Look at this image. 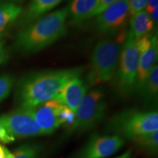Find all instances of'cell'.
<instances>
[{
	"label": "cell",
	"instance_id": "15",
	"mask_svg": "<svg viewBox=\"0 0 158 158\" xmlns=\"http://www.w3.org/2000/svg\"><path fill=\"white\" fill-rule=\"evenodd\" d=\"M137 94H139L147 103H155L157 102L158 94V68L157 64L149 73Z\"/></svg>",
	"mask_w": 158,
	"mask_h": 158
},
{
	"label": "cell",
	"instance_id": "20",
	"mask_svg": "<svg viewBox=\"0 0 158 158\" xmlns=\"http://www.w3.org/2000/svg\"><path fill=\"white\" fill-rule=\"evenodd\" d=\"M15 78L12 75H0V102L9 96Z\"/></svg>",
	"mask_w": 158,
	"mask_h": 158
},
{
	"label": "cell",
	"instance_id": "17",
	"mask_svg": "<svg viewBox=\"0 0 158 158\" xmlns=\"http://www.w3.org/2000/svg\"><path fill=\"white\" fill-rule=\"evenodd\" d=\"M21 6L13 3H0V36L10 24L16 20L22 13Z\"/></svg>",
	"mask_w": 158,
	"mask_h": 158
},
{
	"label": "cell",
	"instance_id": "8",
	"mask_svg": "<svg viewBox=\"0 0 158 158\" xmlns=\"http://www.w3.org/2000/svg\"><path fill=\"white\" fill-rule=\"evenodd\" d=\"M129 0H118L98 15L96 28L106 36H116L123 31L129 16Z\"/></svg>",
	"mask_w": 158,
	"mask_h": 158
},
{
	"label": "cell",
	"instance_id": "14",
	"mask_svg": "<svg viewBox=\"0 0 158 158\" xmlns=\"http://www.w3.org/2000/svg\"><path fill=\"white\" fill-rule=\"evenodd\" d=\"M63 0H31L19 21V25L24 27L39 18L43 16Z\"/></svg>",
	"mask_w": 158,
	"mask_h": 158
},
{
	"label": "cell",
	"instance_id": "10",
	"mask_svg": "<svg viewBox=\"0 0 158 158\" xmlns=\"http://www.w3.org/2000/svg\"><path fill=\"white\" fill-rule=\"evenodd\" d=\"M62 105L59 100L53 99L31 109L43 135L52 134L60 126L58 114Z\"/></svg>",
	"mask_w": 158,
	"mask_h": 158
},
{
	"label": "cell",
	"instance_id": "24",
	"mask_svg": "<svg viewBox=\"0 0 158 158\" xmlns=\"http://www.w3.org/2000/svg\"><path fill=\"white\" fill-rule=\"evenodd\" d=\"M118 0H99L98 7L94 12V16L101 13L102 11L108 8L109 6L113 5Z\"/></svg>",
	"mask_w": 158,
	"mask_h": 158
},
{
	"label": "cell",
	"instance_id": "25",
	"mask_svg": "<svg viewBox=\"0 0 158 158\" xmlns=\"http://www.w3.org/2000/svg\"><path fill=\"white\" fill-rule=\"evenodd\" d=\"M15 141V138L10 135L4 127L0 124V143H9Z\"/></svg>",
	"mask_w": 158,
	"mask_h": 158
},
{
	"label": "cell",
	"instance_id": "18",
	"mask_svg": "<svg viewBox=\"0 0 158 158\" xmlns=\"http://www.w3.org/2000/svg\"><path fill=\"white\" fill-rule=\"evenodd\" d=\"M132 140L137 147H139L149 152L155 153L157 152L158 130L137 136Z\"/></svg>",
	"mask_w": 158,
	"mask_h": 158
},
{
	"label": "cell",
	"instance_id": "28",
	"mask_svg": "<svg viewBox=\"0 0 158 158\" xmlns=\"http://www.w3.org/2000/svg\"><path fill=\"white\" fill-rule=\"evenodd\" d=\"M116 158H132V152L131 151H127L125 153L122 154V155L118 156Z\"/></svg>",
	"mask_w": 158,
	"mask_h": 158
},
{
	"label": "cell",
	"instance_id": "9",
	"mask_svg": "<svg viewBox=\"0 0 158 158\" xmlns=\"http://www.w3.org/2000/svg\"><path fill=\"white\" fill-rule=\"evenodd\" d=\"M123 138L116 135L94 134L73 158H106L123 147Z\"/></svg>",
	"mask_w": 158,
	"mask_h": 158
},
{
	"label": "cell",
	"instance_id": "2",
	"mask_svg": "<svg viewBox=\"0 0 158 158\" xmlns=\"http://www.w3.org/2000/svg\"><path fill=\"white\" fill-rule=\"evenodd\" d=\"M68 18V7L39 18L21 29L15 37L14 48L26 54L45 48L66 35Z\"/></svg>",
	"mask_w": 158,
	"mask_h": 158
},
{
	"label": "cell",
	"instance_id": "23",
	"mask_svg": "<svg viewBox=\"0 0 158 158\" xmlns=\"http://www.w3.org/2000/svg\"><path fill=\"white\" fill-rule=\"evenodd\" d=\"M2 36H0V65L5 64L9 59V53L6 48Z\"/></svg>",
	"mask_w": 158,
	"mask_h": 158
},
{
	"label": "cell",
	"instance_id": "12",
	"mask_svg": "<svg viewBox=\"0 0 158 158\" xmlns=\"http://www.w3.org/2000/svg\"><path fill=\"white\" fill-rule=\"evenodd\" d=\"M157 35L151 37V45L147 51L140 55L139 64H138L137 81H136L135 92L138 93L141 89L143 82L149 76V73L155 66V63L157 60L158 54Z\"/></svg>",
	"mask_w": 158,
	"mask_h": 158
},
{
	"label": "cell",
	"instance_id": "29",
	"mask_svg": "<svg viewBox=\"0 0 158 158\" xmlns=\"http://www.w3.org/2000/svg\"><path fill=\"white\" fill-rule=\"evenodd\" d=\"M5 147L0 145V158H5Z\"/></svg>",
	"mask_w": 158,
	"mask_h": 158
},
{
	"label": "cell",
	"instance_id": "21",
	"mask_svg": "<svg viewBox=\"0 0 158 158\" xmlns=\"http://www.w3.org/2000/svg\"><path fill=\"white\" fill-rule=\"evenodd\" d=\"M75 113L71 110L70 108H68L64 105H62L60 108H59L58 118L59 124H62L65 127L70 128L74 123L75 121Z\"/></svg>",
	"mask_w": 158,
	"mask_h": 158
},
{
	"label": "cell",
	"instance_id": "7",
	"mask_svg": "<svg viewBox=\"0 0 158 158\" xmlns=\"http://www.w3.org/2000/svg\"><path fill=\"white\" fill-rule=\"evenodd\" d=\"M0 124L13 137L23 138L43 135L31 109L20 108L0 116Z\"/></svg>",
	"mask_w": 158,
	"mask_h": 158
},
{
	"label": "cell",
	"instance_id": "26",
	"mask_svg": "<svg viewBox=\"0 0 158 158\" xmlns=\"http://www.w3.org/2000/svg\"><path fill=\"white\" fill-rule=\"evenodd\" d=\"M158 6V0H148L147 5V13L148 14L151 13V12L155 10V8H157Z\"/></svg>",
	"mask_w": 158,
	"mask_h": 158
},
{
	"label": "cell",
	"instance_id": "3",
	"mask_svg": "<svg viewBox=\"0 0 158 158\" xmlns=\"http://www.w3.org/2000/svg\"><path fill=\"white\" fill-rule=\"evenodd\" d=\"M122 43L118 39H104L95 45L92 56L87 81L90 86L100 85L114 78L117 70Z\"/></svg>",
	"mask_w": 158,
	"mask_h": 158
},
{
	"label": "cell",
	"instance_id": "19",
	"mask_svg": "<svg viewBox=\"0 0 158 158\" xmlns=\"http://www.w3.org/2000/svg\"><path fill=\"white\" fill-rule=\"evenodd\" d=\"M38 149L33 145L25 144L18 148L13 153H10L5 148V158H37Z\"/></svg>",
	"mask_w": 158,
	"mask_h": 158
},
{
	"label": "cell",
	"instance_id": "30",
	"mask_svg": "<svg viewBox=\"0 0 158 158\" xmlns=\"http://www.w3.org/2000/svg\"><path fill=\"white\" fill-rule=\"evenodd\" d=\"M13 1H20V0H13Z\"/></svg>",
	"mask_w": 158,
	"mask_h": 158
},
{
	"label": "cell",
	"instance_id": "27",
	"mask_svg": "<svg viewBox=\"0 0 158 158\" xmlns=\"http://www.w3.org/2000/svg\"><path fill=\"white\" fill-rule=\"evenodd\" d=\"M149 16L151 18L152 21H153V23H157V19H158V8H155L151 12V13H149Z\"/></svg>",
	"mask_w": 158,
	"mask_h": 158
},
{
	"label": "cell",
	"instance_id": "1",
	"mask_svg": "<svg viewBox=\"0 0 158 158\" xmlns=\"http://www.w3.org/2000/svg\"><path fill=\"white\" fill-rule=\"evenodd\" d=\"M84 68L54 70L33 72L19 81L15 98L20 108L32 109L53 100L69 81L80 77Z\"/></svg>",
	"mask_w": 158,
	"mask_h": 158
},
{
	"label": "cell",
	"instance_id": "13",
	"mask_svg": "<svg viewBox=\"0 0 158 158\" xmlns=\"http://www.w3.org/2000/svg\"><path fill=\"white\" fill-rule=\"evenodd\" d=\"M99 0H71L68 7L71 25H80L94 16Z\"/></svg>",
	"mask_w": 158,
	"mask_h": 158
},
{
	"label": "cell",
	"instance_id": "16",
	"mask_svg": "<svg viewBox=\"0 0 158 158\" xmlns=\"http://www.w3.org/2000/svg\"><path fill=\"white\" fill-rule=\"evenodd\" d=\"M154 23L147 11L143 10L132 15L130 31L135 39L149 35L153 28Z\"/></svg>",
	"mask_w": 158,
	"mask_h": 158
},
{
	"label": "cell",
	"instance_id": "11",
	"mask_svg": "<svg viewBox=\"0 0 158 158\" xmlns=\"http://www.w3.org/2000/svg\"><path fill=\"white\" fill-rule=\"evenodd\" d=\"M87 92L88 86L85 84L84 81L79 77H76L65 85L54 99L70 108L73 113H76Z\"/></svg>",
	"mask_w": 158,
	"mask_h": 158
},
{
	"label": "cell",
	"instance_id": "5",
	"mask_svg": "<svg viewBox=\"0 0 158 158\" xmlns=\"http://www.w3.org/2000/svg\"><path fill=\"white\" fill-rule=\"evenodd\" d=\"M139 59L135 38L129 30L122 44L119 62L114 75V85L122 95H129L135 92Z\"/></svg>",
	"mask_w": 158,
	"mask_h": 158
},
{
	"label": "cell",
	"instance_id": "4",
	"mask_svg": "<svg viewBox=\"0 0 158 158\" xmlns=\"http://www.w3.org/2000/svg\"><path fill=\"white\" fill-rule=\"evenodd\" d=\"M108 129L123 139L132 140L137 136L158 130V113L157 110H124L113 116Z\"/></svg>",
	"mask_w": 158,
	"mask_h": 158
},
{
	"label": "cell",
	"instance_id": "22",
	"mask_svg": "<svg viewBox=\"0 0 158 158\" xmlns=\"http://www.w3.org/2000/svg\"><path fill=\"white\" fill-rule=\"evenodd\" d=\"M147 2L148 0H129V15L132 16L139 12L143 11V10L147 7Z\"/></svg>",
	"mask_w": 158,
	"mask_h": 158
},
{
	"label": "cell",
	"instance_id": "6",
	"mask_svg": "<svg viewBox=\"0 0 158 158\" xmlns=\"http://www.w3.org/2000/svg\"><path fill=\"white\" fill-rule=\"evenodd\" d=\"M106 104L103 92L95 89L86 93L75 113V121L70 130L73 132H84L95 127L103 119Z\"/></svg>",
	"mask_w": 158,
	"mask_h": 158
}]
</instances>
